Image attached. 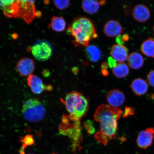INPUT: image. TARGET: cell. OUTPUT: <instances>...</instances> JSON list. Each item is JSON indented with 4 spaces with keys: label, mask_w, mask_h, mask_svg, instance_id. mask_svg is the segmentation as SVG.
I'll return each mask as SVG.
<instances>
[{
    "label": "cell",
    "mask_w": 154,
    "mask_h": 154,
    "mask_svg": "<svg viewBox=\"0 0 154 154\" xmlns=\"http://www.w3.org/2000/svg\"><path fill=\"white\" fill-rule=\"evenodd\" d=\"M127 61L128 66L135 70L141 68L144 63V58L142 55L136 52L128 55Z\"/></svg>",
    "instance_id": "9a60e30c"
},
{
    "label": "cell",
    "mask_w": 154,
    "mask_h": 154,
    "mask_svg": "<svg viewBox=\"0 0 154 154\" xmlns=\"http://www.w3.org/2000/svg\"><path fill=\"white\" fill-rule=\"evenodd\" d=\"M132 14L134 20L140 23L147 22L151 15L149 8L142 4L136 5L133 9Z\"/></svg>",
    "instance_id": "7c38bea8"
},
{
    "label": "cell",
    "mask_w": 154,
    "mask_h": 154,
    "mask_svg": "<svg viewBox=\"0 0 154 154\" xmlns=\"http://www.w3.org/2000/svg\"><path fill=\"white\" fill-rule=\"evenodd\" d=\"M122 111L109 105L99 106L94 113V119L100 123V136L103 138L100 141L106 143L107 140L115 137L118 128L117 121L120 118Z\"/></svg>",
    "instance_id": "6da1fadb"
},
{
    "label": "cell",
    "mask_w": 154,
    "mask_h": 154,
    "mask_svg": "<svg viewBox=\"0 0 154 154\" xmlns=\"http://www.w3.org/2000/svg\"></svg>",
    "instance_id": "836d02e7"
},
{
    "label": "cell",
    "mask_w": 154,
    "mask_h": 154,
    "mask_svg": "<svg viewBox=\"0 0 154 154\" xmlns=\"http://www.w3.org/2000/svg\"><path fill=\"white\" fill-rule=\"evenodd\" d=\"M154 138V128H150L140 131L138 135L137 143L138 147L147 149L151 145Z\"/></svg>",
    "instance_id": "9c48e42d"
},
{
    "label": "cell",
    "mask_w": 154,
    "mask_h": 154,
    "mask_svg": "<svg viewBox=\"0 0 154 154\" xmlns=\"http://www.w3.org/2000/svg\"><path fill=\"white\" fill-rule=\"evenodd\" d=\"M110 54L111 57L119 63H123L128 59V51L123 45L115 44L111 48Z\"/></svg>",
    "instance_id": "4fadbf2b"
},
{
    "label": "cell",
    "mask_w": 154,
    "mask_h": 154,
    "mask_svg": "<svg viewBox=\"0 0 154 154\" xmlns=\"http://www.w3.org/2000/svg\"><path fill=\"white\" fill-rule=\"evenodd\" d=\"M67 32L74 40L72 43L76 47H87L90 41L97 38L95 25L92 20L87 17H77L72 21L67 29Z\"/></svg>",
    "instance_id": "7a4b0ae2"
},
{
    "label": "cell",
    "mask_w": 154,
    "mask_h": 154,
    "mask_svg": "<svg viewBox=\"0 0 154 154\" xmlns=\"http://www.w3.org/2000/svg\"><path fill=\"white\" fill-rule=\"evenodd\" d=\"M58 154L55 153H52V154Z\"/></svg>",
    "instance_id": "d6a6232c"
},
{
    "label": "cell",
    "mask_w": 154,
    "mask_h": 154,
    "mask_svg": "<svg viewBox=\"0 0 154 154\" xmlns=\"http://www.w3.org/2000/svg\"><path fill=\"white\" fill-rule=\"evenodd\" d=\"M31 51L36 60L44 61L48 60L52 55L53 48L51 43L47 40H39L32 46Z\"/></svg>",
    "instance_id": "5b68a950"
},
{
    "label": "cell",
    "mask_w": 154,
    "mask_h": 154,
    "mask_svg": "<svg viewBox=\"0 0 154 154\" xmlns=\"http://www.w3.org/2000/svg\"></svg>",
    "instance_id": "e575fe53"
},
{
    "label": "cell",
    "mask_w": 154,
    "mask_h": 154,
    "mask_svg": "<svg viewBox=\"0 0 154 154\" xmlns=\"http://www.w3.org/2000/svg\"><path fill=\"white\" fill-rule=\"evenodd\" d=\"M147 80L150 85L154 88V70L151 71L148 74Z\"/></svg>",
    "instance_id": "603a6c76"
},
{
    "label": "cell",
    "mask_w": 154,
    "mask_h": 154,
    "mask_svg": "<svg viewBox=\"0 0 154 154\" xmlns=\"http://www.w3.org/2000/svg\"><path fill=\"white\" fill-rule=\"evenodd\" d=\"M53 3L57 8L60 10H63L67 8L70 5V1L68 0L53 1Z\"/></svg>",
    "instance_id": "7402d4cb"
},
{
    "label": "cell",
    "mask_w": 154,
    "mask_h": 154,
    "mask_svg": "<svg viewBox=\"0 0 154 154\" xmlns=\"http://www.w3.org/2000/svg\"><path fill=\"white\" fill-rule=\"evenodd\" d=\"M101 72L102 74H103V75L105 76L107 75H108L109 74L108 71H107V69H101Z\"/></svg>",
    "instance_id": "f1b7e54d"
},
{
    "label": "cell",
    "mask_w": 154,
    "mask_h": 154,
    "mask_svg": "<svg viewBox=\"0 0 154 154\" xmlns=\"http://www.w3.org/2000/svg\"><path fill=\"white\" fill-rule=\"evenodd\" d=\"M109 65L108 63L104 62L101 65L102 69H108Z\"/></svg>",
    "instance_id": "4316f807"
},
{
    "label": "cell",
    "mask_w": 154,
    "mask_h": 154,
    "mask_svg": "<svg viewBox=\"0 0 154 154\" xmlns=\"http://www.w3.org/2000/svg\"><path fill=\"white\" fill-rule=\"evenodd\" d=\"M140 51L146 57L154 59V39L149 38L142 43Z\"/></svg>",
    "instance_id": "2e32d148"
},
{
    "label": "cell",
    "mask_w": 154,
    "mask_h": 154,
    "mask_svg": "<svg viewBox=\"0 0 154 154\" xmlns=\"http://www.w3.org/2000/svg\"><path fill=\"white\" fill-rule=\"evenodd\" d=\"M116 40L117 44H119V45H123V44L125 42L123 39L122 35H120L117 36Z\"/></svg>",
    "instance_id": "484cf974"
},
{
    "label": "cell",
    "mask_w": 154,
    "mask_h": 154,
    "mask_svg": "<svg viewBox=\"0 0 154 154\" xmlns=\"http://www.w3.org/2000/svg\"><path fill=\"white\" fill-rule=\"evenodd\" d=\"M16 68L21 76H29L35 69V64L33 60L29 58H23L17 63Z\"/></svg>",
    "instance_id": "ba28073f"
},
{
    "label": "cell",
    "mask_w": 154,
    "mask_h": 154,
    "mask_svg": "<svg viewBox=\"0 0 154 154\" xmlns=\"http://www.w3.org/2000/svg\"><path fill=\"white\" fill-rule=\"evenodd\" d=\"M130 87L133 92L137 96L144 95L147 93L149 88L147 82L140 78L135 79L132 81Z\"/></svg>",
    "instance_id": "5bb4252c"
},
{
    "label": "cell",
    "mask_w": 154,
    "mask_h": 154,
    "mask_svg": "<svg viewBox=\"0 0 154 154\" xmlns=\"http://www.w3.org/2000/svg\"><path fill=\"white\" fill-rule=\"evenodd\" d=\"M66 26V23L62 17L54 16L51 19L50 27L55 32H60L63 31Z\"/></svg>",
    "instance_id": "ffe728a7"
},
{
    "label": "cell",
    "mask_w": 154,
    "mask_h": 154,
    "mask_svg": "<svg viewBox=\"0 0 154 154\" xmlns=\"http://www.w3.org/2000/svg\"><path fill=\"white\" fill-rule=\"evenodd\" d=\"M21 141L23 143V147L22 149H23L26 146L33 145L34 143L33 137L30 135H27L24 137L21 140Z\"/></svg>",
    "instance_id": "44dd1931"
},
{
    "label": "cell",
    "mask_w": 154,
    "mask_h": 154,
    "mask_svg": "<svg viewBox=\"0 0 154 154\" xmlns=\"http://www.w3.org/2000/svg\"><path fill=\"white\" fill-rule=\"evenodd\" d=\"M86 53L88 59L94 63L97 62L101 57L100 50L94 45H88L86 47Z\"/></svg>",
    "instance_id": "d6986e66"
},
{
    "label": "cell",
    "mask_w": 154,
    "mask_h": 154,
    "mask_svg": "<svg viewBox=\"0 0 154 154\" xmlns=\"http://www.w3.org/2000/svg\"><path fill=\"white\" fill-rule=\"evenodd\" d=\"M104 33L107 37L114 38L121 35L123 29L120 22L114 20H110L106 23L103 27Z\"/></svg>",
    "instance_id": "8fae6325"
},
{
    "label": "cell",
    "mask_w": 154,
    "mask_h": 154,
    "mask_svg": "<svg viewBox=\"0 0 154 154\" xmlns=\"http://www.w3.org/2000/svg\"><path fill=\"white\" fill-rule=\"evenodd\" d=\"M65 104L72 119L78 120L85 114L88 110V100L82 94L73 91L67 94Z\"/></svg>",
    "instance_id": "3957f363"
},
{
    "label": "cell",
    "mask_w": 154,
    "mask_h": 154,
    "mask_svg": "<svg viewBox=\"0 0 154 154\" xmlns=\"http://www.w3.org/2000/svg\"><path fill=\"white\" fill-rule=\"evenodd\" d=\"M123 39L124 42H127L129 40L130 37L127 34H124L122 35Z\"/></svg>",
    "instance_id": "83f0119b"
},
{
    "label": "cell",
    "mask_w": 154,
    "mask_h": 154,
    "mask_svg": "<svg viewBox=\"0 0 154 154\" xmlns=\"http://www.w3.org/2000/svg\"><path fill=\"white\" fill-rule=\"evenodd\" d=\"M27 83L32 91L35 94L38 95L42 94L45 90L51 91L53 89L52 86L45 85L41 79L33 74L28 77Z\"/></svg>",
    "instance_id": "52a82bcc"
},
{
    "label": "cell",
    "mask_w": 154,
    "mask_h": 154,
    "mask_svg": "<svg viewBox=\"0 0 154 154\" xmlns=\"http://www.w3.org/2000/svg\"><path fill=\"white\" fill-rule=\"evenodd\" d=\"M72 71L75 74H76L79 72V69L76 67H74L72 69Z\"/></svg>",
    "instance_id": "f546056e"
},
{
    "label": "cell",
    "mask_w": 154,
    "mask_h": 154,
    "mask_svg": "<svg viewBox=\"0 0 154 154\" xmlns=\"http://www.w3.org/2000/svg\"><path fill=\"white\" fill-rule=\"evenodd\" d=\"M112 73L117 78H123L128 76L130 69L128 65L124 62L117 63L112 68Z\"/></svg>",
    "instance_id": "ac0fdd59"
},
{
    "label": "cell",
    "mask_w": 154,
    "mask_h": 154,
    "mask_svg": "<svg viewBox=\"0 0 154 154\" xmlns=\"http://www.w3.org/2000/svg\"><path fill=\"white\" fill-rule=\"evenodd\" d=\"M134 114V109L131 107H125L124 116L127 117L130 116H132Z\"/></svg>",
    "instance_id": "cb8c5ba5"
},
{
    "label": "cell",
    "mask_w": 154,
    "mask_h": 154,
    "mask_svg": "<svg viewBox=\"0 0 154 154\" xmlns=\"http://www.w3.org/2000/svg\"><path fill=\"white\" fill-rule=\"evenodd\" d=\"M106 2L105 1H99V3L100 5H103L105 4Z\"/></svg>",
    "instance_id": "4dcf8cb0"
},
{
    "label": "cell",
    "mask_w": 154,
    "mask_h": 154,
    "mask_svg": "<svg viewBox=\"0 0 154 154\" xmlns=\"http://www.w3.org/2000/svg\"><path fill=\"white\" fill-rule=\"evenodd\" d=\"M152 98L153 99H154V94H153V95H152Z\"/></svg>",
    "instance_id": "1f68e13d"
},
{
    "label": "cell",
    "mask_w": 154,
    "mask_h": 154,
    "mask_svg": "<svg viewBox=\"0 0 154 154\" xmlns=\"http://www.w3.org/2000/svg\"><path fill=\"white\" fill-rule=\"evenodd\" d=\"M22 112L26 120L29 122H34L41 121L44 118L45 109L39 100L31 99L23 104Z\"/></svg>",
    "instance_id": "277c9868"
},
{
    "label": "cell",
    "mask_w": 154,
    "mask_h": 154,
    "mask_svg": "<svg viewBox=\"0 0 154 154\" xmlns=\"http://www.w3.org/2000/svg\"><path fill=\"white\" fill-rule=\"evenodd\" d=\"M106 99L109 105L110 106L118 108L124 103L125 96L124 93L120 90L113 89L107 93Z\"/></svg>",
    "instance_id": "30bf717a"
},
{
    "label": "cell",
    "mask_w": 154,
    "mask_h": 154,
    "mask_svg": "<svg viewBox=\"0 0 154 154\" xmlns=\"http://www.w3.org/2000/svg\"><path fill=\"white\" fill-rule=\"evenodd\" d=\"M18 8L17 17H22L30 23L36 16L34 1H18Z\"/></svg>",
    "instance_id": "8992f818"
},
{
    "label": "cell",
    "mask_w": 154,
    "mask_h": 154,
    "mask_svg": "<svg viewBox=\"0 0 154 154\" xmlns=\"http://www.w3.org/2000/svg\"><path fill=\"white\" fill-rule=\"evenodd\" d=\"M99 1L94 0L83 1L82 7L85 12L90 14H95L97 13L100 8Z\"/></svg>",
    "instance_id": "e0dca14e"
},
{
    "label": "cell",
    "mask_w": 154,
    "mask_h": 154,
    "mask_svg": "<svg viewBox=\"0 0 154 154\" xmlns=\"http://www.w3.org/2000/svg\"><path fill=\"white\" fill-rule=\"evenodd\" d=\"M108 63L111 68H113L117 64L116 61L112 57H109L108 59Z\"/></svg>",
    "instance_id": "d4e9b609"
}]
</instances>
